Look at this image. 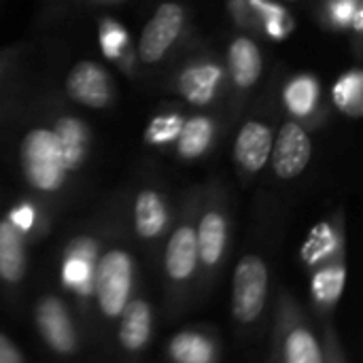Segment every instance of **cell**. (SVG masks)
Listing matches in <instances>:
<instances>
[{"label":"cell","mask_w":363,"mask_h":363,"mask_svg":"<svg viewBox=\"0 0 363 363\" xmlns=\"http://www.w3.org/2000/svg\"><path fill=\"white\" fill-rule=\"evenodd\" d=\"M21 168L28 183L40 191H55L66 177L55 132L32 130L21 143Z\"/></svg>","instance_id":"1"},{"label":"cell","mask_w":363,"mask_h":363,"mask_svg":"<svg viewBox=\"0 0 363 363\" xmlns=\"http://www.w3.org/2000/svg\"><path fill=\"white\" fill-rule=\"evenodd\" d=\"M94 289L106 317L123 313L132 289V259L123 251H108L94 270Z\"/></svg>","instance_id":"2"},{"label":"cell","mask_w":363,"mask_h":363,"mask_svg":"<svg viewBox=\"0 0 363 363\" xmlns=\"http://www.w3.org/2000/svg\"><path fill=\"white\" fill-rule=\"evenodd\" d=\"M266 294H268L266 264L255 255L240 259L234 272V300H232L236 319L242 323L255 321L264 311Z\"/></svg>","instance_id":"3"},{"label":"cell","mask_w":363,"mask_h":363,"mask_svg":"<svg viewBox=\"0 0 363 363\" xmlns=\"http://www.w3.org/2000/svg\"><path fill=\"white\" fill-rule=\"evenodd\" d=\"M183 19H185V15H183V9L179 4L164 2L143 30L140 43H138L140 60L147 64L162 60L164 53L170 49V45L181 34Z\"/></svg>","instance_id":"4"},{"label":"cell","mask_w":363,"mask_h":363,"mask_svg":"<svg viewBox=\"0 0 363 363\" xmlns=\"http://www.w3.org/2000/svg\"><path fill=\"white\" fill-rule=\"evenodd\" d=\"M311 138L308 134L302 130V125L289 121L283 125V130L279 132L277 143L272 145V166L277 177L281 179H296L298 174H302V170L308 166L311 162Z\"/></svg>","instance_id":"5"},{"label":"cell","mask_w":363,"mask_h":363,"mask_svg":"<svg viewBox=\"0 0 363 363\" xmlns=\"http://www.w3.org/2000/svg\"><path fill=\"white\" fill-rule=\"evenodd\" d=\"M66 89L77 102L91 108H102L111 98V79L102 66L94 62H79L68 74Z\"/></svg>","instance_id":"6"},{"label":"cell","mask_w":363,"mask_h":363,"mask_svg":"<svg viewBox=\"0 0 363 363\" xmlns=\"http://www.w3.org/2000/svg\"><path fill=\"white\" fill-rule=\"evenodd\" d=\"M36 325L51 349L57 353H72L77 345L74 328L64 304L55 298H45L36 308Z\"/></svg>","instance_id":"7"},{"label":"cell","mask_w":363,"mask_h":363,"mask_svg":"<svg viewBox=\"0 0 363 363\" xmlns=\"http://www.w3.org/2000/svg\"><path fill=\"white\" fill-rule=\"evenodd\" d=\"M272 151V132L268 125L259 123V121H247L236 138V160L238 164L249 170V172H257L266 166L268 157Z\"/></svg>","instance_id":"8"},{"label":"cell","mask_w":363,"mask_h":363,"mask_svg":"<svg viewBox=\"0 0 363 363\" xmlns=\"http://www.w3.org/2000/svg\"><path fill=\"white\" fill-rule=\"evenodd\" d=\"M198 264L196 232L187 225L179 228L166 249V270L174 281H185L194 274Z\"/></svg>","instance_id":"9"},{"label":"cell","mask_w":363,"mask_h":363,"mask_svg":"<svg viewBox=\"0 0 363 363\" xmlns=\"http://www.w3.org/2000/svg\"><path fill=\"white\" fill-rule=\"evenodd\" d=\"M230 72L238 87H251L262 74V53L251 38H236L230 47Z\"/></svg>","instance_id":"10"},{"label":"cell","mask_w":363,"mask_h":363,"mask_svg":"<svg viewBox=\"0 0 363 363\" xmlns=\"http://www.w3.org/2000/svg\"><path fill=\"white\" fill-rule=\"evenodd\" d=\"M221 81V70L213 64L204 66H191L187 68L181 79H179V89L181 94L194 102V104H206L213 100L217 85Z\"/></svg>","instance_id":"11"},{"label":"cell","mask_w":363,"mask_h":363,"mask_svg":"<svg viewBox=\"0 0 363 363\" xmlns=\"http://www.w3.org/2000/svg\"><path fill=\"white\" fill-rule=\"evenodd\" d=\"M151 336V311L145 302L136 300L125 304L123 319L119 328V340L128 351H138L147 345Z\"/></svg>","instance_id":"12"},{"label":"cell","mask_w":363,"mask_h":363,"mask_svg":"<svg viewBox=\"0 0 363 363\" xmlns=\"http://www.w3.org/2000/svg\"><path fill=\"white\" fill-rule=\"evenodd\" d=\"M196 245H198V257L206 266H215L225 247V221L219 213H206L204 219L200 221L198 234H196Z\"/></svg>","instance_id":"13"},{"label":"cell","mask_w":363,"mask_h":363,"mask_svg":"<svg viewBox=\"0 0 363 363\" xmlns=\"http://www.w3.org/2000/svg\"><path fill=\"white\" fill-rule=\"evenodd\" d=\"M23 277V245L19 230L9 221L0 223V279L17 283Z\"/></svg>","instance_id":"14"},{"label":"cell","mask_w":363,"mask_h":363,"mask_svg":"<svg viewBox=\"0 0 363 363\" xmlns=\"http://www.w3.org/2000/svg\"><path fill=\"white\" fill-rule=\"evenodd\" d=\"M134 217H136V232L143 238H155L157 234H162L166 219H168L164 200L155 191L138 194Z\"/></svg>","instance_id":"15"},{"label":"cell","mask_w":363,"mask_h":363,"mask_svg":"<svg viewBox=\"0 0 363 363\" xmlns=\"http://www.w3.org/2000/svg\"><path fill=\"white\" fill-rule=\"evenodd\" d=\"M55 136H57V143H60L64 168L66 170L77 168L81 164L83 155H85V145H87V132H85V128L77 119L66 117V119H62L57 123Z\"/></svg>","instance_id":"16"},{"label":"cell","mask_w":363,"mask_h":363,"mask_svg":"<svg viewBox=\"0 0 363 363\" xmlns=\"http://www.w3.org/2000/svg\"><path fill=\"white\" fill-rule=\"evenodd\" d=\"M213 140V123L208 117H194L179 132V153L183 157L202 155Z\"/></svg>","instance_id":"17"},{"label":"cell","mask_w":363,"mask_h":363,"mask_svg":"<svg viewBox=\"0 0 363 363\" xmlns=\"http://www.w3.org/2000/svg\"><path fill=\"white\" fill-rule=\"evenodd\" d=\"M170 355L177 363H213V345L200 334H179L170 342Z\"/></svg>","instance_id":"18"},{"label":"cell","mask_w":363,"mask_h":363,"mask_svg":"<svg viewBox=\"0 0 363 363\" xmlns=\"http://www.w3.org/2000/svg\"><path fill=\"white\" fill-rule=\"evenodd\" d=\"M317 96H319V85L313 77H298L285 89V102L289 111L298 117L311 115V111L317 104Z\"/></svg>","instance_id":"19"},{"label":"cell","mask_w":363,"mask_h":363,"mask_svg":"<svg viewBox=\"0 0 363 363\" xmlns=\"http://www.w3.org/2000/svg\"><path fill=\"white\" fill-rule=\"evenodd\" d=\"M334 102L347 115L359 117L363 111V81L359 72H347L334 87Z\"/></svg>","instance_id":"20"},{"label":"cell","mask_w":363,"mask_h":363,"mask_svg":"<svg viewBox=\"0 0 363 363\" xmlns=\"http://www.w3.org/2000/svg\"><path fill=\"white\" fill-rule=\"evenodd\" d=\"M285 362L287 363H323L321 349L311 332L294 330L285 342Z\"/></svg>","instance_id":"21"},{"label":"cell","mask_w":363,"mask_h":363,"mask_svg":"<svg viewBox=\"0 0 363 363\" xmlns=\"http://www.w3.org/2000/svg\"><path fill=\"white\" fill-rule=\"evenodd\" d=\"M62 279L66 287L77 289L81 296H89L94 289V262L68 255L62 268Z\"/></svg>","instance_id":"22"},{"label":"cell","mask_w":363,"mask_h":363,"mask_svg":"<svg viewBox=\"0 0 363 363\" xmlns=\"http://www.w3.org/2000/svg\"><path fill=\"white\" fill-rule=\"evenodd\" d=\"M345 287V270L342 268H325L313 281V294L321 302H336Z\"/></svg>","instance_id":"23"},{"label":"cell","mask_w":363,"mask_h":363,"mask_svg":"<svg viewBox=\"0 0 363 363\" xmlns=\"http://www.w3.org/2000/svg\"><path fill=\"white\" fill-rule=\"evenodd\" d=\"M181 128H183V119L179 115H162V117H155L151 121V125L147 128L145 136L153 145L170 143V140H174L179 136Z\"/></svg>","instance_id":"24"},{"label":"cell","mask_w":363,"mask_h":363,"mask_svg":"<svg viewBox=\"0 0 363 363\" xmlns=\"http://www.w3.org/2000/svg\"><path fill=\"white\" fill-rule=\"evenodd\" d=\"M336 247V240H334V234L328 225H319L313 234H311V240L306 242L304 247V257L306 262L311 264H317L319 259L328 257Z\"/></svg>","instance_id":"25"},{"label":"cell","mask_w":363,"mask_h":363,"mask_svg":"<svg viewBox=\"0 0 363 363\" xmlns=\"http://www.w3.org/2000/svg\"><path fill=\"white\" fill-rule=\"evenodd\" d=\"M249 4L266 19V30L270 32V36L283 38L287 34L289 28L283 26V21H287V13L279 4H268L264 0H249Z\"/></svg>","instance_id":"26"},{"label":"cell","mask_w":363,"mask_h":363,"mask_svg":"<svg viewBox=\"0 0 363 363\" xmlns=\"http://www.w3.org/2000/svg\"><path fill=\"white\" fill-rule=\"evenodd\" d=\"M100 40H102V49L108 57H117L121 53V49L125 47L128 43V34L113 21H104L102 23V34H100Z\"/></svg>","instance_id":"27"},{"label":"cell","mask_w":363,"mask_h":363,"mask_svg":"<svg viewBox=\"0 0 363 363\" xmlns=\"http://www.w3.org/2000/svg\"><path fill=\"white\" fill-rule=\"evenodd\" d=\"M15 230L19 232H28L34 223V208L28 206V204H21L17 206L13 213H11V221H9Z\"/></svg>","instance_id":"28"},{"label":"cell","mask_w":363,"mask_h":363,"mask_svg":"<svg viewBox=\"0 0 363 363\" xmlns=\"http://www.w3.org/2000/svg\"><path fill=\"white\" fill-rule=\"evenodd\" d=\"M68 255H74V257L94 262V257H96V245H94L91 240H77V242L70 247Z\"/></svg>","instance_id":"29"},{"label":"cell","mask_w":363,"mask_h":363,"mask_svg":"<svg viewBox=\"0 0 363 363\" xmlns=\"http://www.w3.org/2000/svg\"><path fill=\"white\" fill-rule=\"evenodd\" d=\"M0 363H23L15 345L6 340L4 336H0Z\"/></svg>","instance_id":"30"},{"label":"cell","mask_w":363,"mask_h":363,"mask_svg":"<svg viewBox=\"0 0 363 363\" xmlns=\"http://www.w3.org/2000/svg\"><path fill=\"white\" fill-rule=\"evenodd\" d=\"M332 13H334V19L340 21V23H349L355 9H353V0H338L334 6H332Z\"/></svg>","instance_id":"31"}]
</instances>
